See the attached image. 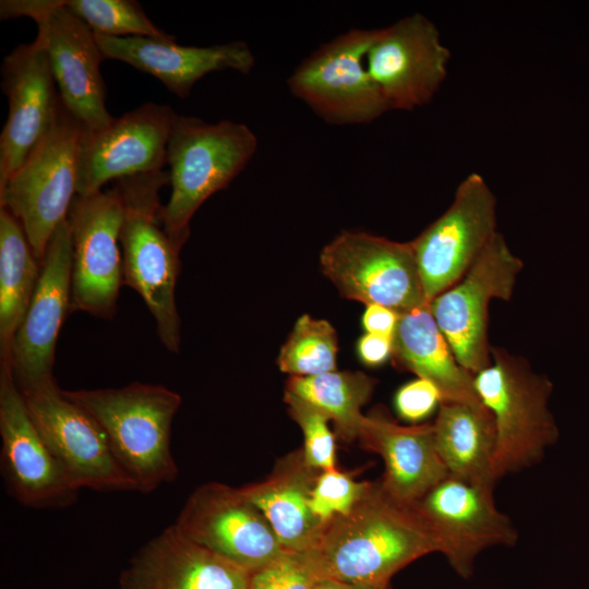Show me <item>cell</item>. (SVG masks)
Segmentation results:
<instances>
[{"label": "cell", "instance_id": "6da1fadb", "mask_svg": "<svg viewBox=\"0 0 589 589\" xmlns=\"http://www.w3.org/2000/svg\"><path fill=\"white\" fill-rule=\"evenodd\" d=\"M440 550L416 505L393 498L378 480L370 482L349 513L326 522L314 545L300 554L317 579L381 585Z\"/></svg>", "mask_w": 589, "mask_h": 589}, {"label": "cell", "instance_id": "7a4b0ae2", "mask_svg": "<svg viewBox=\"0 0 589 589\" xmlns=\"http://www.w3.org/2000/svg\"><path fill=\"white\" fill-rule=\"evenodd\" d=\"M103 429L137 491L151 493L176 480L171 426L182 398L159 384L133 382L118 388L63 390Z\"/></svg>", "mask_w": 589, "mask_h": 589}, {"label": "cell", "instance_id": "3957f363", "mask_svg": "<svg viewBox=\"0 0 589 589\" xmlns=\"http://www.w3.org/2000/svg\"><path fill=\"white\" fill-rule=\"evenodd\" d=\"M115 184L124 204L120 232L123 284L143 299L163 346L178 353L181 323L175 293L181 247L166 229L159 195L161 188L169 184V173L165 170L143 173L117 180Z\"/></svg>", "mask_w": 589, "mask_h": 589}, {"label": "cell", "instance_id": "277c9868", "mask_svg": "<svg viewBox=\"0 0 589 589\" xmlns=\"http://www.w3.org/2000/svg\"><path fill=\"white\" fill-rule=\"evenodd\" d=\"M473 385L494 421V482L539 462L558 438L549 409L551 381L522 357L491 347V363L473 375Z\"/></svg>", "mask_w": 589, "mask_h": 589}, {"label": "cell", "instance_id": "5b68a950", "mask_svg": "<svg viewBox=\"0 0 589 589\" xmlns=\"http://www.w3.org/2000/svg\"><path fill=\"white\" fill-rule=\"evenodd\" d=\"M257 148L252 130L230 120L208 123L177 115L167 146L169 200L164 205L165 226L182 248L190 221L214 193L227 188L245 168Z\"/></svg>", "mask_w": 589, "mask_h": 589}, {"label": "cell", "instance_id": "8992f818", "mask_svg": "<svg viewBox=\"0 0 589 589\" xmlns=\"http://www.w3.org/2000/svg\"><path fill=\"white\" fill-rule=\"evenodd\" d=\"M85 132L61 101L49 131L0 189V207L19 220L40 263L77 195Z\"/></svg>", "mask_w": 589, "mask_h": 589}, {"label": "cell", "instance_id": "52a82bcc", "mask_svg": "<svg viewBox=\"0 0 589 589\" xmlns=\"http://www.w3.org/2000/svg\"><path fill=\"white\" fill-rule=\"evenodd\" d=\"M26 16L37 24L63 106L87 133L105 129L115 117L106 107L100 73L105 59L94 32L65 5V0H2L1 20Z\"/></svg>", "mask_w": 589, "mask_h": 589}, {"label": "cell", "instance_id": "ba28073f", "mask_svg": "<svg viewBox=\"0 0 589 589\" xmlns=\"http://www.w3.org/2000/svg\"><path fill=\"white\" fill-rule=\"evenodd\" d=\"M20 390L40 437L79 491H137L100 425L53 377Z\"/></svg>", "mask_w": 589, "mask_h": 589}, {"label": "cell", "instance_id": "9c48e42d", "mask_svg": "<svg viewBox=\"0 0 589 589\" xmlns=\"http://www.w3.org/2000/svg\"><path fill=\"white\" fill-rule=\"evenodd\" d=\"M376 29H350L323 44L288 79L292 95L329 123L375 120L389 110L365 62Z\"/></svg>", "mask_w": 589, "mask_h": 589}, {"label": "cell", "instance_id": "30bf717a", "mask_svg": "<svg viewBox=\"0 0 589 589\" xmlns=\"http://www.w3.org/2000/svg\"><path fill=\"white\" fill-rule=\"evenodd\" d=\"M522 267V261L496 232L466 275L430 302L455 358L472 375L491 363L489 304L493 299H510Z\"/></svg>", "mask_w": 589, "mask_h": 589}, {"label": "cell", "instance_id": "8fae6325", "mask_svg": "<svg viewBox=\"0 0 589 589\" xmlns=\"http://www.w3.org/2000/svg\"><path fill=\"white\" fill-rule=\"evenodd\" d=\"M119 188L76 195L68 214L72 239L71 311L111 318L123 284Z\"/></svg>", "mask_w": 589, "mask_h": 589}, {"label": "cell", "instance_id": "7c38bea8", "mask_svg": "<svg viewBox=\"0 0 589 589\" xmlns=\"http://www.w3.org/2000/svg\"><path fill=\"white\" fill-rule=\"evenodd\" d=\"M320 263L345 298L398 313L429 303L411 241L345 231L324 247Z\"/></svg>", "mask_w": 589, "mask_h": 589}, {"label": "cell", "instance_id": "4fadbf2b", "mask_svg": "<svg viewBox=\"0 0 589 589\" xmlns=\"http://www.w3.org/2000/svg\"><path fill=\"white\" fill-rule=\"evenodd\" d=\"M496 232V197L481 175L470 173L449 207L411 241L425 300L457 284Z\"/></svg>", "mask_w": 589, "mask_h": 589}, {"label": "cell", "instance_id": "5bb4252c", "mask_svg": "<svg viewBox=\"0 0 589 589\" xmlns=\"http://www.w3.org/2000/svg\"><path fill=\"white\" fill-rule=\"evenodd\" d=\"M173 525L192 542L251 574L287 551L267 519L240 488L219 482L197 486Z\"/></svg>", "mask_w": 589, "mask_h": 589}, {"label": "cell", "instance_id": "9a60e30c", "mask_svg": "<svg viewBox=\"0 0 589 589\" xmlns=\"http://www.w3.org/2000/svg\"><path fill=\"white\" fill-rule=\"evenodd\" d=\"M449 58L435 24L413 13L376 29L365 62L389 110H413L437 93Z\"/></svg>", "mask_w": 589, "mask_h": 589}, {"label": "cell", "instance_id": "2e32d148", "mask_svg": "<svg viewBox=\"0 0 589 589\" xmlns=\"http://www.w3.org/2000/svg\"><path fill=\"white\" fill-rule=\"evenodd\" d=\"M176 117L170 106L146 103L99 132H85L77 195L101 191L109 181L161 171Z\"/></svg>", "mask_w": 589, "mask_h": 589}, {"label": "cell", "instance_id": "e0dca14e", "mask_svg": "<svg viewBox=\"0 0 589 589\" xmlns=\"http://www.w3.org/2000/svg\"><path fill=\"white\" fill-rule=\"evenodd\" d=\"M440 542V553L461 576L476 557L494 545H513L517 531L495 505L493 489L447 474L416 504Z\"/></svg>", "mask_w": 589, "mask_h": 589}, {"label": "cell", "instance_id": "ac0fdd59", "mask_svg": "<svg viewBox=\"0 0 589 589\" xmlns=\"http://www.w3.org/2000/svg\"><path fill=\"white\" fill-rule=\"evenodd\" d=\"M1 469L11 495L23 506L59 508L79 490L36 430L7 363L0 364Z\"/></svg>", "mask_w": 589, "mask_h": 589}, {"label": "cell", "instance_id": "d6986e66", "mask_svg": "<svg viewBox=\"0 0 589 589\" xmlns=\"http://www.w3.org/2000/svg\"><path fill=\"white\" fill-rule=\"evenodd\" d=\"M72 239L67 217L53 232L40 276L8 361L20 389L52 378L61 326L71 311Z\"/></svg>", "mask_w": 589, "mask_h": 589}, {"label": "cell", "instance_id": "ffe728a7", "mask_svg": "<svg viewBox=\"0 0 589 589\" xmlns=\"http://www.w3.org/2000/svg\"><path fill=\"white\" fill-rule=\"evenodd\" d=\"M1 88L8 97L9 113L0 135V189L49 131L61 104L38 37L4 57Z\"/></svg>", "mask_w": 589, "mask_h": 589}, {"label": "cell", "instance_id": "44dd1931", "mask_svg": "<svg viewBox=\"0 0 589 589\" xmlns=\"http://www.w3.org/2000/svg\"><path fill=\"white\" fill-rule=\"evenodd\" d=\"M251 573L170 525L148 540L119 577V589H248Z\"/></svg>", "mask_w": 589, "mask_h": 589}, {"label": "cell", "instance_id": "7402d4cb", "mask_svg": "<svg viewBox=\"0 0 589 589\" xmlns=\"http://www.w3.org/2000/svg\"><path fill=\"white\" fill-rule=\"evenodd\" d=\"M95 38L105 59L124 62L155 76L181 98L188 97L197 81L211 72L233 70L249 74L255 62L250 47L241 40L196 47L149 37L95 34Z\"/></svg>", "mask_w": 589, "mask_h": 589}, {"label": "cell", "instance_id": "603a6c76", "mask_svg": "<svg viewBox=\"0 0 589 589\" xmlns=\"http://www.w3.org/2000/svg\"><path fill=\"white\" fill-rule=\"evenodd\" d=\"M358 440L383 458L380 482L401 503L416 504L448 474L435 446L433 423L404 426L375 410L364 416Z\"/></svg>", "mask_w": 589, "mask_h": 589}, {"label": "cell", "instance_id": "cb8c5ba5", "mask_svg": "<svg viewBox=\"0 0 589 589\" xmlns=\"http://www.w3.org/2000/svg\"><path fill=\"white\" fill-rule=\"evenodd\" d=\"M320 472L305 461L301 448L278 459L264 480L240 488L287 551L309 550L325 526L311 508V493Z\"/></svg>", "mask_w": 589, "mask_h": 589}, {"label": "cell", "instance_id": "d4e9b609", "mask_svg": "<svg viewBox=\"0 0 589 589\" xmlns=\"http://www.w3.org/2000/svg\"><path fill=\"white\" fill-rule=\"evenodd\" d=\"M392 357L399 368L431 382L438 389L442 401L481 402L473 375L458 363L430 303L399 313Z\"/></svg>", "mask_w": 589, "mask_h": 589}, {"label": "cell", "instance_id": "484cf974", "mask_svg": "<svg viewBox=\"0 0 589 589\" xmlns=\"http://www.w3.org/2000/svg\"><path fill=\"white\" fill-rule=\"evenodd\" d=\"M433 429L437 453L449 476L494 489L495 426L482 402L442 401Z\"/></svg>", "mask_w": 589, "mask_h": 589}, {"label": "cell", "instance_id": "4316f807", "mask_svg": "<svg viewBox=\"0 0 589 589\" xmlns=\"http://www.w3.org/2000/svg\"><path fill=\"white\" fill-rule=\"evenodd\" d=\"M41 263L19 220L0 207V362L9 360L14 335L35 292Z\"/></svg>", "mask_w": 589, "mask_h": 589}, {"label": "cell", "instance_id": "83f0119b", "mask_svg": "<svg viewBox=\"0 0 589 589\" xmlns=\"http://www.w3.org/2000/svg\"><path fill=\"white\" fill-rule=\"evenodd\" d=\"M375 380L362 372H327L314 376H290L286 389L324 411L333 421L336 435L346 443L359 438Z\"/></svg>", "mask_w": 589, "mask_h": 589}, {"label": "cell", "instance_id": "f1b7e54d", "mask_svg": "<svg viewBox=\"0 0 589 589\" xmlns=\"http://www.w3.org/2000/svg\"><path fill=\"white\" fill-rule=\"evenodd\" d=\"M337 350L334 327L304 314L281 347L277 363L290 376H314L336 370Z\"/></svg>", "mask_w": 589, "mask_h": 589}, {"label": "cell", "instance_id": "f546056e", "mask_svg": "<svg viewBox=\"0 0 589 589\" xmlns=\"http://www.w3.org/2000/svg\"><path fill=\"white\" fill-rule=\"evenodd\" d=\"M65 5L95 34L176 40L157 27L134 0H67Z\"/></svg>", "mask_w": 589, "mask_h": 589}, {"label": "cell", "instance_id": "4dcf8cb0", "mask_svg": "<svg viewBox=\"0 0 589 589\" xmlns=\"http://www.w3.org/2000/svg\"><path fill=\"white\" fill-rule=\"evenodd\" d=\"M291 418L304 435L302 448L305 461L313 468L325 471L336 469L334 434L328 428L327 414L308 400L285 390L284 397Z\"/></svg>", "mask_w": 589, "mask_h": 589}, {"label": "cell", "instance_id": "1f68e13d", "mask_svg": "<svg viewBox=\"0 0 589 589\" xmlns=\"http://www.w3.org/2000/svg\"><path fill=\"white\" fill-rule=\"evenodd\" d=\"M370 482H358L337 468L321 471L311 493V508L324 524L349 513L365 493Z\"/></svg>", "mask_w": 589, "mask_h": 589}, {"label": "cell", "instance_id": "d6a6232c", "mask_svg": "<svg viewBox=\"0 0 589 589\" xmlns=\"http://www.w3.org/2000/svg\"><path fill=\"white\" fill-rule=\"evenodd\" d=\"M316 580L300 553L286 551L252 573L248 589H314Z\"/></svg>", "mask_w": 589, "mask_h": 589}, {"label": "cell", "instance_id": "836d02e7", "mask_svg": "<svg viewBox=\"0 0 589 589\" xmlns=\"http://www.w3.org/2000/svg\"><path fill=\"white\" fill-rule=\"evenodd\" d=\"M441 401L438 389L420 377L401 386L394 399L397 413L409 422H418L429 417Z\"/></svg>", "mask_w": 589, "mask_h": 589}, {"label": "cell", "instance_id": "e575fe53", "mask_svg": "<svg viewBox=\"0 0 589 589\" xmlns=\"http://www.w3.org/2000/svg\"><path fill=\"white\" fill-rule=\"evenodd\" d=\"M399 313L381 304H369L362 316L366 333L393 338Z\"/></svg>", "mask_w": 589, "mask_h": 589}, {"label": "cell", "instance_id": "d590c367", "mask_svg": "<svg viewBox=\"0 0 589 589\" xmlns=\"http://www.w3.org/2000/svg\"><path fill=\"white\" fill-rule=\"evenodd\" d=\"M357 349L364 364L380 365L393 353V338L366 333L359 339Z\"/></svg>", "mask_w": 589, "mask_h": 589}, {"label": "cell", "instance_id": "8d00e7d4", "mask_svg": "<svg viewBox=\"0 0 589 589\" xmlns=\"http://www.w3.org/2000/svg\"><path fill=\"white\" fill-rule=\"evenodd\" d=\"M314 589H389V584L354 585L333 579H317Z\"/></svg>", "mask_w": 589, "mask_h": 589}]
</instances>
